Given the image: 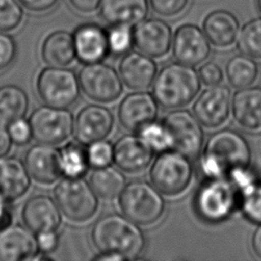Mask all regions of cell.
<instances>
[{"label": "cell", "mask_w": 261, "mask_h": 261, "mask_svg": "<svg viewBox=\"0 0 261 261\" xmlns=\"http://www.w3.org/2000/svg\"><path fill=\"white\" fill-rule=\"evenodd\" d=\"M251 150L238 132L223 128L212 134L201 154L200 169L206 178L226 177L232 170L248 167Z\"/></svg>", "instance_id": "cell-1"}, {"label": "cell", "mask_w": 261, "mask_h": 261, "mask_svg": "<svg viewBox=\"0 0 261 261\" xmlns=\"http://www.w3.org/2000/svg\"><path fill=\"white\" fill-rule=\"evenodd\" d=\"M91 238L101 253H115L135 259L145 248V237L139 224L124 215L111 213L99 218L93 225Z\"/></svg>", "instance_id": "cell-2"}, {"label": "cell", "mask_w": 261, "mask_h": 261, "mask_svg": "<svg viewBox=\"0 0 261 261\" xmlns=\"http://www.w3.org/2000/svg\"><path fill=\"white\" fill-rule=\"evenodd\" d=\"M201 80L191 65L172 62L163 66L152 85V95L166 109H177L190 104L197 96Z\"/></svg>", "instance_id": "cell-3"}, {"label": "cell", "mask_w": 261, "mask_h": 261, "mask_svg": "<svg viewBox=\"0 0 261 261\" xmlns=\"http://www.w3.org/2000/svg\"><path fill=\"white\" fill-rule=\"evenodd\" d=\"M239 204L240 194L227 177L206 178L194 199L199 217L212 223L226 219Z\"/></svg>", "instance_id": "cell-4"}, {"label": "cell", "mask_w": 261, "mask_h": 261, "mask_svg": "<svg viewBox=\"0 0 261 261\" xmlns=\"http://www.w3.org/2000/svg\"><path fill=\"white\" fill-rule=\"evenodd\" d=\"M119 208L124 216L140 225L157 222L164 213L161 193L151 184L134 180L125 185L119 196Z\"/></svg>", "instance_id": "cell-5"}, {"label": "cell", "mask_w": 261, "mask_h": 261, "mask_svg": "<svg viewBox=\"0 0 261 261\" xmlns=\"http://www.w3.org/2000/svg\"><path fill=\"white\" fill-rule=\"evenodd\" d=\"M193 165L191 159L176 150L160 152L150 169L152 185L163 195L181 194L191 184Z\"/></svg>", "instance_id": "cell-6"}, {"label": "cell", "mask_w": 261, "mask_h": 261, "mask_svg": "<svg viewBox=\"0 0 261 261\" xmlns=\"http://www.w3.org/2000/svg\"><path fill=\"white\" fill-rule=\"evenodd\" d=\"M54 198L60 211L72 221L90 219L98 208L97 195L90 182L82 177H65L54 189Z\"/></svg>", "instance_id": "cell-7"}, {"label": "cell", "mask_w": 261, "mask_h": 261, "mask_svg": "<svg viewBox=\"0 0 261 261\" xmlns=\"http://www.w3.org/2000/svg\"><path fill=\"white\" fill-rule=\"evenodd\" d=\"M80 88L79 76L64 67H46L37 79L40 98L52 107L67 108L74 104L80 96Z\"/></svg>", "instance_id": "cell-8"}, {"label": "cell", "mask_w": 261, "mask_h": 261, "mask_svg": "<svg viewBox=\"0 0 261 261\" xmlns=\"http://www.w3.org/2000/svg\"><path fill=\"white\" fill-rule=\"evenodd\" d=\"M33 138L42 144L58 145L68 139L74 121L70 111L49 105L38 107L30 116Z\"/></svg>", "instance_id": "cell-9"}, {"label": "cell", "mask_w": 261, "mask_h": 261, "mask_svg": "<svg viewBox=\"0 0 261 261\" xmlns=\"http://www.w3.org/2000/svg\"><path fill=\"white\" fill-rule=\"evenodd\" d=\"M79 82L83 92L97 102H112L122 93L119 73L101 61L85 63L79 72Z\"/></svg>", "instance_id": "cell-10"}, {"label": "cell", "mask_w": 261, "mask_h": 261, "mask_svg": "<svg viewBox=\"0 0 261 261\" xmlns=\"http://www.w3.org/2000/svg\"><path fill=\"white\" fill-rule=\"evenodd\" d=\"M171 139L172 148L190 159L197 158L203 147L204 133L201 123L188 110H174L169 112L164 120Z\"/></svg>", "instance_id": "cell-11"}, {"label": "cell", "mask_w": 261, "mask_h": 261, "mask_svg": "<svg viewBox=\"0 0 261 261\" xmlns=\"http://www.w3.org/2000/svg\"><path fill=\"white\" fill-rule=\"evenodd\" d=\"M231 93L224 85H214L202 91L193 106V113L199 122L214 128L221 125L231 109Z\"/></svg>", "instance_id": "cell-12"}, {"label": "cell", "mask_w": 261, "mask_h": 261, "mask_svg": "<svg viewBox=\"0 0 261 261\" xmlns=\"http://www.w3.org/2000/svg\"><path fill=\"white\" fill-rule=\"evenodd\" d=\"M171 45L176 61L191 66L206 61L211 52L210 42L204 31L192 23H186L176 29Z\"/></svg>", "instance_id": "cell-13"}, {"label": "cell", "mask_w": 261, "mask_h": 261, "mask_svg": "<svg viewBox=\"0 0 261 261\" xmlns=\"http://www.w3.org/2000/svg\"><path fill=\"white\" fill-rule=\"evenodd\" d=\"M134 45L152 57L164 56L172 44V32L168 23L159 18H145L134 25Z\"/></svg>", "instance_id": "cell-14"}, {"label": "cell", "mask_w": 261, "mask_h": 261, "mask_svg": "<svg viewBox=\"0 0 261 261\" xmlns=\"http://www.w3.org/2000/svg\"><path fill=\"white\" fill-rule=\"evenodd\" d=\"M114 117L111 111L101 105H88L83 108L74 121V135L83 145L105 140L111 133Z\"/></svg>", "instance_id": "cell-15"}, {"label": "cell", "mask_w": 261, "mask_h": 261, "mask_svg": "<svg viewBox=\"0 0 261 261\" xmlns=\"http://www.w3.org/2000/svg\"><path fill=\"white\" fill-rule=\"evenodd\" d=\"M157 101L153 95L145 91H136L126 95L118 107L120 124L130 132H140L148 123L156 119Z\"/></svg>", "instance_id": "cell-16"}, {"label": "cell", "mask_w": 261, "mask_h": 261, "mask_svg": "<svg viewBox=\"0 0 261 261\" xmlns=\"http://www.w3.org/2000/svg\"><path fill=\"white\" fill-rule=\"evenodd\" d=\"M153 152L142 137L126 135L113 146V161L120 170L136 173L150 165Z\"/></svg>", "instance_id": "cell-17"}, {"label": "cell", "mask_w": 261, "mask_h": 261, "mask_svg": "<svg viewBox=\"0 0 261 261\" xmlns=\"http://www.w3.org/2000/svg\"><path fill=\"white\" fill-rule=\"evenodd\" d=\"M24 165L30 176L41 184H52L62 174L60 152L48 144L32 146L25 154Z\"/></svg>", "instance_id": "cell-18"}, {"label": "cell", "mask_w": 261, "mask_h": 261, "mask_svg": "<svg viewBox=\"0 0 261 261\" xmlns=\"http://www.w3.org/2000/svg\"><path fill=\"white\" fill-rule=\"evenodd\" d=\"M118 70L122 83L128 89L145 91L153 85L157 74V65L152 57L133 51L124 54Z\"/></svg>", "instance_id": "cell-19"}, {"label": "cell", "mask_w": 261, "mask_h": 261, "mask_svg": "<svg viewBox=\"0 0 261 261\" xmlns=\"http://www.w3.org/2000/svg\"><path fill=\"white\" fill-rule=\"evenodd\" d=\"M38 250L37 237L29 227L10 224L0 230L1 261H20L34 258Z\"/></svg>", "instance_id": "cell-20"}, {"label": "cell", "mask_w": 261, "mask_h": 261, "mask_svg": "<svg viewBox=\"0 0 261 261\" xmlns=\"http://www.w3.org/2000/svg\"><path fill=\"white\" fill-rule=\"evenodd\" d=\"M73 41L76 57L84 63L100 62L110 52L107 32L96 23L80 25L73 34Z\"/></svg>", "instance_id": "cell-21"}, {"label": "cell", "mask_w": 261, "mask_h": 261, "mask_svg": "<svg viewBox=\"0 0 261 261\" xmlns=\"http://www.w3.org/2000/svg\"><path fill=\"white\" fill-rule=\"evenodd\" d=\"M60 209L48 196L38 195L30 198L22 209V219L33 232L56 230L61 222Z\"/></svg>", "instance_id": "cell-22"}, {"label": "cell", "mask_w": 261, "mask_h": 261, "mask_svg": "<svg viewBox=\"0 0 261 261\" xmlns=\"http://www.w3.org/2000/svg\"><path fill=\"white\" fill-rule=\"evenodd\" d=\"M231 111L234 120L247 130L261 129V88L246 87L232 97Z\"/></svg>", "instance_id": "cell-23"}, {"label": "cell", "mask_w": 261, "mask_h": 261, "mask_svg": "<svg viewBox=\"0 0 261 261\" xmlns=\"http://www.w3.org/2000/svg\"><path fill=\"white\" fill-rule=\"evenodd\" d=\"M25 165L14 157H0V198L6 202L22 197L30 188Z\"/></svg>", "instance_id": "cell-24"}, {"label": "cell", "mask_w": 261, "mask_h": 261, "mask_svg": "<svg viewBox=\"0 0 261 261\" xmlns=\"http://www.w3.org/2000/svg\"><path fill=\"white\" fill-rule=\"evenodd\" d=\"M149 5V0H102L100 14L110 25L134 27L146 18Z\"/></svg>", "instance_id": "cell-25"}, {"label": "cell", "mask_w": 261, "mask_h": 261, "mask_svg": "<svg viewBox=\"0 0 261 261\" xmlns=\"http://www.w3.org/2000/svg\"><path fill=\"white\" fill-rule=\"evenodd\" d=\"M203 31L209 42L216 47H228L234 43L240 33V22L234 14L218 9L204 19Z\"/></svg>", "instance_id": "cell-26"}, {"label": "cell", "mask_w": 261, "mask_h": 261, "mask_svg": "<svg viewBox=\"0 0 261 261\" xmlns=\"http://www.w3.org/2000/svg\"><path fill=\"white\" fill-rule=\"evenodd\" d=\"M43 60L50 66L64 67L76 57L73 35L66 31L51 33L42 45Z\"/></svg>", "instance_id": "cell-27"}, {"label": "cell", "mask_w": 261, "mask_h": 261, "mask_svg": "<svg viewBox=\"0 0 261 261\" xmlns=\"http://www.w3.org/2000/svg\"><path fill=\"white\" fill-rule=\"evenodd\" d=\"M29 99L25 92L14 85L0 87V125L8 126L22 118L28 111Z\"/></svg>", "instance_id": "cell-28"}, {"label": "cell", "mask_w": 261, "mask_h": 261, "mask_svg": "<svg viewBox=\"0 0 261 261\" xmlns=\"http://www.w3.org/2000/svg\"><path fill=\"white\" fill-rule=\"evenodd\" d=\"M97 196L105 200H112L120 196L125 187V177L116 168L107 165L93 170L89 180Z\"/></svg>", "instance_id": "cell-29"}, {"label": "cell", "mask_w": 261, "mask_h": 261, "mask_svg": "<svg viewBox=\"0 0 261 261\" xmlns=\"http://www.w3.org/2000/svg\"><path fill=\"white\" fill-rule=\"evenodd\" d=\"M225 73L228 83L233 88L243 89L251 86L257 79L258 65L250 56L239 54L228 60Z\"/></svg>", "instance_id": "cell-30"}, {"label": "cell", "mask_w": 261, "mask_h": 261, "mask_svg": "<svg viewBox=\"0 0 261 261\" xmlns=\"http://www.w3.org/2000/svg\"><path fill=\"white\" fill-rule=\"evenodd\" d=\"M62 174L67 177H82L89 168L87 150L81 143H69L60 151Z\"/></svg>", "instance_id": "cell-31"}, {"label": "cell", "mask_w": 261, "mask_h": 261, "mask_svg": "<svg viewBox=\"0 0 261 261\" xmlns=\"http://www.w3.org/2000/svg\"><path fill=\"white\" fill-rule=\"evenodd\" d=\"M238 47L243 54L261 59V17L244 24L238 36Z\"/></svg>", "instance_id": "cell-32"}, {"label": "cell", "mask_w": 261, "mask_h": 261, "mask_svg": "<svg viewBox=\"0 0 261 261\" xmlns=\"http://www.w3.org/2000/svg\"><path fill=\"white\" fill-rule=\"evenodd\" d=\"M140 137L154 152H163L172 148L171 136L164 122L152 121L140 129Z\"/></svg>", "instance_id": "cell-33"}, {"label": "cell", "mask_w": 261, "mask_h": 261, "mask_svg": "<svg viewBox=\"0 0 261 261\" xmlns=\"http://www.w3.org/2000/svg\"><path fill=\"white\" fill-rule=\"evenodd\" d=\"M240 207L252 222L261 223V182L255 181L240 195Z\"/></svg>", "instance_id": "cell-34"}, {"label": "cell", "mask_w": 261, "mask_h": 261, "mask_svg": "<svg viewBox=\"0 0 261 261\" xmlns=\"http://www.w3.org/2000/svg\"><path fill=\"white\" fill-rule=\"evenodd\" d=\"M110 52L125 54L134 45L133 28L126 24H113L107 31Z\"/></svg>", "instance_id": "cell-35"}, {"label": "cell", "mask_w": 261, "mask_h": 261, "mask_svg": "<svg viewBox=\"0 0 261 261\" xmlns=\"http://www.w3.org/2000/svg\"><path fill=\"white\" fill-rule=\"evenodd\" d=\"M23 11L16 0H0V31L9 32L16 29L21 19Z\"/></svg>", "instance_id": "cell-36"}, {"label": "cell", "mask_w": 261, "mask_h": 261, "mask_svg": "<svg viewBox=\"0 0 261 261\" xmlns=\"http://www.w3.org/2000/svg\"><path fill=\"white\" fill-rule=\"evenodd\" d=\"M87 156L89 164L95 168L110 165L113 161V146L105 140L91 143L87 149Z\"/></svg>", "instance_id": "cell-37"}, {"label": "cell", "mask_w": 261, "mask_h": 261, "mask_svg": "<svg viewBox=\"0 0 261 261\" xmlns=\"http://www.w3.org/2000/svg\"><path fill=\"white\" fill-rule=\"evenodd\" d=\"M189 2L190 0H149L153 11L166 17L178 15L186 9Z\"/></svg>", "instance_id": "cell-38"}, {"label": "cell", "mask_w": 261, "mask_h": 261, "mask_svg": "<svg viewBox=\"0 0 261 261\" xmlns=\"http://www.w3.org/2000/svg\"><path fill=\"white\" fill-rule=\"evenodd\" d=\"M8 133L12 142L17 145H24L29 143L33 137L30 121L25 120L23 117L11 122L8 125Z\"/></svg>", "instance_id": "cell-39"}, {"label": "cell", "mask_w": 261, "mask_h": 261, "mask_svg": "<svg viewBox=\"0 0 261 261\" xmlns=\"http://www.w3.org/2000/svg\"><path fill=\"white\" fill-rule=\"evenodd\" d=\"M16 54V46L12 37L0 31V70L11 64Z\"/></svg>", "instance_id": "cell-40"}, {"label": "cell", "mask_w": 261, "mask_h": 261, "mask_svg": "<svg viewBox=\"0 0 261 261\" xmlns=\"http://www.w3.org/2000/svg\"><path fill=\"white\" fill-rule=\"evenodd\" d=\"M201 82L208 86H214L221 83L223 72L220 66L214 62H207L201 65L198 71Z\"/></svg>", "instance_id": "cell-41"}, {"label": "cell", "mask_w": 261, "mask_h": 261, "mask_svg": "<svg viewBox=\"0 0 261 261\" xmlns=\"http://www.w3.org/2000/svg\"><path fill=\"white\" fill-rule=\"evenodd\" d=\"M58 242L59 238L55 230H47L37 233V243L39 250H41L45 254L54 251L58 246Z\"/></svg>", "instance_id": "cell-42"}, {"label": "cell", "mask_w": 261, "mask_h": 261, "mask_svg": "<svg viewBox=\"0 0 261 261\" xmlns=\"http://www.w3.org/2000/svg\"><path fill=\"white\" fill-rule=\"evenodd\" d=\"M18 2L31 11L43 12L54 7L58 0H18Z\"/></svg>", "instance_id": "cell-43"}, {"label": "cell", "mask_w": 261, "mask_h": 261, "mask_svg": "<svg viewBox=\"0 0 261 261\" xmlns=\"http://www.w3.org/2000/svg\"><path fill=\"white\" fill-rule=\"evenodd\" d=\"M102 0H69L71 6L83 13H90L100 7Z\"/></svg>", "instance_id": "cell-44"}, {"label": "cell", "mask_w": 261, "mask_h": 261, "mask_svg": "<svg viewBox=\"0 0 261 261\" xmlns=\"http://www.w3.org/2000/svg\"><path fill=\"white\" fill-rule=\"evenodd\" d=\"M12 222V212L2 198H0V230L9 226Z\"/></svg>", "instance_id": "cell-45"}, {"label": "cell", "mask_w": 261, "mask_h": 261, "mask_svg": "<svg viewBox=\"0 0 261 261\" xmlns=\"http://www.w3.org/2000/svg\"><path fill=\"white\" fill-rule=\"evenodd\" d=\"M12 145V140L5 126L0 125V157L7 155L10 151Z\"/></svg>", "instance_id": "cell-46"}, {"label": "cell", "mask_w": 261, "mask_h": 261, "mask_svg": "<svg viewBox=\"0 0 261 261\" xmlns=\"http://www.w3.org/2000/svg\"><path fill=\"white\" fill-rule=\"evenodd\" d=\"M252 247L255 254L261 258V223L255 230L252 238Z\"/></svg>", "instance_id": "cell-47"}, {"label": "cell", "mask_w": 261, "mask_h": 261, "mask_svg": "<svg viewBox=\"0 0 261 261\" xmlns=\"http://www.w3.org/2000/svg\"><path fill=\"white\" fill-rule=\"evenodd\" d=\"M95 260H100V261H104V260H124L125 258L122 257L119 254H115V253H101L98 254L97 256L94 257Z\"/></svg>", "instance_id": "cell-48"}, {"label": "cell", "mask_w": 261, "mask_h": 261, "mask_svg": "<svg viewBox=\"0 0 261 261\" xmlns=\"http://www.w3.org/2000/svg\"><path fill=\"white\" fill-rule=\"evenodd\" d=\"M256 4H257V7H258L259 12L261 13V0H256Z\"/></svg>", "instance_id": "cell-49"}]
</instances>
